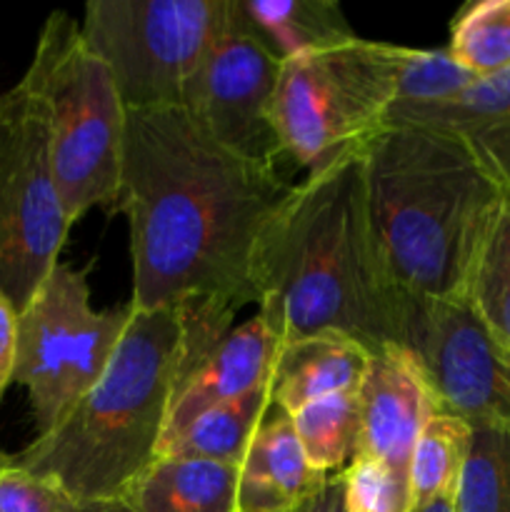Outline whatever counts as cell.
Returning a JSON list of instances; mask_svg holds the SVG:
<instances>
[{"label":"cell","instance_id":"obj_1","mask_svg":"<svg viewBox=\"0 0 510 512\" xmlns=\"http://www.w3.org/2000/svg\"><path fill=\"white\" fill-rule=\"evenodd\" d=\"M293 190L185 108L128 110L115 210L130 228V305L258 303L260 258Z\"/></svg>","mask_w":510,"mask_h":512},{"label":"cell","instance_id":"obj_2","mask_svg":"<svg viewBox=\"0 0 510 512\" xmlns=\"http://www.w3.org/2000/svg\"><path fill=\"white\" fill-rule=\"evenodd\" d=\"M238 310L228 300L133 308L103 378L10 463L55 480L73 503L120 498L158 458L178 385L235 328Z\"/></svg>","mask_w":510,"mask_h":512},{"label":"cell","instance_id":"obj_3","mask_svg":"<svg viewBox=\"0 0 510 512\" xmlns=\"http://www.w3.org/2000/svg\"><path fill=\"white\" fill-rule=\"evenodd\" d=\"M255 305L280 348L320 333L345 335L370 355L408 343L413 298L380 255L363 153L295 185L265 243Z\"/></svg>","mask_w":510,"mask_h":512},{"label":"cell","instance_id":"obj_4","mask_svg":"<svg viewBox=\"0 0 510 512\" xmlns=\"http://www.w3.org/2000/svg\"><path fill=\"white\" fill-rule=\"evenodd\" d=\"M370 225L390 278L403 293L463 303L480 243L503 185L448 130L390 123L363 150Z\"/></svg>","mask_w":510,"mask_h":512},{"label":"cell","instance_id":"obj_5","mask_svg":"<svg viewBox=\"0 0 510 512\" xmlns=\"http://www.w3.org/2000/svg\"><path fill=\"white\" fill-rule=\"evenodd\" d=\"M23 83L43 105L50 163L70 225L93 208L113 213L128 108L110 70L83 40L80 20L65 10L48 15Z\"/></svg>","mask_w":510,"mask_h":512},{"label":"cell","instance_id":"obj_6","mask_svg":"<svg viewBox=\"0 0 510 512\" xmlns=\"http://www.w3.org/2000/svg\"><path fill=\"white\" fill-rule=\"evenodd\" d=\"M398 48L353 35L283 60L273 98L280 155L310 178L363 153L398 103Z\"/></svg>","mask_w":510,"mask_h":512},{"label":"cell","instance_id":"obj_7","mask_svg":"<svg viewBox=\"0 0 510 512\" xmlns=\"http://www.w3.org/2000/svg\"><path fill=\"white\" fill-rule=\"evenodd\" d=\"M228 0H90L80 33L128 110L185 108Z\"/></svg>","mask_w":510,"mask_h":512},{"label":"cell","instance_id":"obj_8","mask_svg":"<svg viewBox=\"0 0 510 512\" xmlns=\"http://www.w3.org/2000/svg\"><path fill=\"white\" fill-rule=\"evenodd\" d=\"M133 305L93 310L88 270L58 263L18 313L13 383L23 385L38 435L53 430L103 378Z\"/></svg>","mask_w":510,"mask_h":512},{"label":"cell","instance_id":"obj_9","mask_svg":"<svg viewBox=\"0 0 510 512\" xmlns=\"http://www.w3.org/2000/svg\"><path fill=\"white\" fill-rule=\"evenodd\" d=\"M40 100L20 80L0 95V293L23 310L70 233Z\"/></svg>","mask_w":510,"mask_h":512},{"label":"cell","instance_id":"obj_10","mask_svg":"<svg viewBox=\"0 0 510 512\" xmlns=\"http://www.w3.org/2000/svg\"><path fill=\"white\" fill-rule=\"evenodd\" d=\"M283 60L248 23L240 0H228L223 25L200 65L185 110L220 145L255 160L278 163L273 98Z\"/></svg>","mask_w":510,"mask_h":512},{"label":"cell","instance_id":"obj_11","mask_svg":"<svg viewBox=\"0 0 510 512\" xmlns=\"http://www.w3.org/2000/svg\"><path fill=\"white\" fill-rule=\"evenodd\" d=\"M408 345L428 373L440 408L468 423L510 430V348L468 305L413 298Z\"/></svg>","mask_w":510,"mask_h":512},{"label":"cell","instance_id":"obj_12","mask_svg":"<svg viewBox=\"0 0 510 512\" xmlns=\"http://www.w3.org/2000/svg\"><path fill=\"white\" fill-rule=\"evenodd\" d=\"M358 403L363 428L360 455L408 480L415 440L430 415L440 410L428 373L408 345H388L370 355Z\"/></svg>","mask_w":510,"mask_h":512},{"label":"cell","instance_id":"obj_13","mask_svg":"<svg viewBox=\"0 0 510 512\" xmlns=\"http://www.w3.org/2000/svg\"><path fill=\"white\" fill-rule=\"evenodd\" d=\"M278 353L280 338L258 313L235 325L175 390L158 445V458L200 415L268 385Z\"/></svg>","mask_w":510,"mask_h":512},{"label":"cell","instance_id":"obj_14","mask_svg":"<svg viewBox=\"0 0 510 512\" xmlns=\"http://www.w3.org/2000/svg\"><path fill=\"white\" fill-rule=\"evenodd\" d=\"M390 123L430 125L458 135L495 175L510 200V70L475 80L448 103L393 108Z\"/></svg>","mask_w":510,"mask_h":512},{"label":"cell","instance_id":"obj_15","mask_svg":"<svg viewBox=\"0 0 510 512\" xmlns=\"http://www.w3.org/2000/svg\"><path fill=\"white\" fill-rule=\"evenodd\" d=\"M238 470V512H300L328 483L305 458L293 420L278 410L260 425Z\"/></svg>","mask_w":510,"mask_h":512},{"label":"cell","instance_id":"obj_16","mask_svg":"<svg viewBox=\"0 0 510 512\" xmlns=\"http://www.w3.org/2000/svg\"><path fill=\"white\" fill-rule=\"evenodd\" d=\"M370 353L338 333H320L280 348L270 375L273 410L290 415L315 400L355 393L368 370Z\"/></svg>","mask_w":510,"mask_h":512},{"label":"cell","instance_id":"obj_17","mask_svg":"<svg viewBox=\"0 0 510 512\" xmlns=\"http://www.w3.org/2000/svg\"><path fill=\"white\" fill-rule=\"evenodd\" d=\"M240 470L200 458H155L120 495L135 512H238Z\"/></svg>","mask_w":510,"mask_h":512},{"label":"cell","instance_id":"obj_18","mask_svg":"<svg viewBox=\"0 0 510 512\" xmlns=\"http://www.w3.org/2000/svg\"><path fill=\"white\" fill-rule=\"evenodd\" d=\"M240 8L280 60L333 48L355 35L335 0H240Z\"/></svg>","mask_w":510,"mask_h":512},{"label":"cell","instance_id":"obj_19","mask_svg":"<svg viewBox=\"0 0 510 512\" xmlns=\"http://www.w3.org/2000/svg\"><path fill=\"white\" fill-rule=\"evenodd\" d=\"M270 410L273 403H270L268 385L250 390L243 398H235L200 415L160 458L178 455V458L213 460V463L240 468Z\"/></svg>","mask_w":510,"mask_h":512},{"label":"cell","instance_id":"obj_20","mask_svg":"<svg viewBox=\"0 0 510 512\" xmlns=\"http://www.w3.org/2000/svg\"><path fill=\"white\" fill-rule=\"evenodd\" d=\"M295 435L313 470L325 478L343 475L360 455V403L355 393L330 395L290 415Z\"/></svg>","mask_w":510,"mask_h":512},{"label":"cell","instance_id":"obj_21","mask_svg":"<svg viewBox=\"0 0 510 512\" xmlns=\"http://www.w3.org/2000/svg\"><path fill=\"white\" fill-rule=\"evenodd\" d=\"M463 303L500 345L510 348V200L500 205L480 243Z\"/></svg>","mask_w":510,"mask_h":512},{"label":"cell","instance_id":"obj_22","mask_svg":"<svg viewBox=\"0 0 510 512\" xmlns=\"http://www.w3.org/2000/svg\"><path fill=\"white\" fill-rule=\"evenodd\" d=\"M468 443V420L458 418L443 408L430 415V420L415 440L413 455H410L408 480L413 508L440 498V495H455Z\"/></svg>","mask_w":510,"mask_h":512},{"label":"cell","instance_id":"obj_23","mask_svg":"<svg viewBox=\"0 0 510 512\" xmlns=\"http://www.w3.org/2000/svg\"><path fill=\"white\" fill-rule=\"evenodd\" d=\"M453 503L455 512H510V430L470 423Z\"/></svg>","mask_w":510,"mask_h":512},{"label":"cell","instance_id":"obj_24","mask_svg":"<svg viewBox=\"0 0 510 512\" xmlns=\"http://www.w3.org/2000/svg\"><path fill=\"white\" fill-rule=\"evenodd\" d=\"M445 50L478 80L510 70V0L463 5L450 23Z\"/></svg>","mask_w":510,"mask_h":512},{"label":"cell","instance_id":"obj_25","mask_svg":"<svg viewBox=\"0 0 510 512\" xmlns=\"http://www.w3.org/2000/svg\"><path fill=\"white\" fill-rule=\"evenodd\" d=\"M475 75L460 68L448 50L398 48V103L400 105H438L458 98L475 83Z\"/></svg>","mask_w":510,"mask_h":512},{"label":"cell","instance_id":"obj_26","mask_svg":"<svg viewBox=\"0 0 510 512\" xmlns=\"http://www.w3.org/2000/svg\"><path fill=\"white\" fill-rule=\"evenodd\" d=\"M340 478L345 512H413L408 480L368 455H358Z\"/></svg>","mask_w":510,"mask_h":512},{"label":"cell","instance_id":"obj_27","mask_svg":"<svg viewBox=\"0 0 510 512\" xmlns=\"http://www.w3.org/2000/svg\"><path fill=\"white\" fill-rule=\"evenodd\" d=\"M73 498L55 480L20 468L0 465V512H68Z\"/></svg>","mask_w":510,"mask_h":512},{"label":"cell","instance_id":"obj_28","mask_svg":"<svg viewBox=\"0 0 510 512\" xmlns=\"http://www.w3.org/2000/svg\"><path fill=\"white\" fill-rule=\"evenodd\" d=\"M15 353H18V310L0 293V400L13 383Z\"/></svg>","mask_w":510,"mask_h":512},{"label":"cell","instance_id":"obj_29","mask_svg":"<svg viewBox=\"0 0 510 512\" xmlns=\"http://www.w3.org/2000/svg\"><path fill=\"white\" fill-rule=\"evenodd\" d=\"M300 512H345L343 478L340 475L328 478V483L300 508Z\"/></svg>","mask_w":510,"mask_h":512},{"label":"cell","instance_id":"obj_30","mask_svg":"<svg viewBox=\"0 0 510 512\" xmlns=\"http://www.w3.org/2000/svg\"><path fill=\"white\" fill-rule=\"evenodd\" d=\"M68 512H135L120 498L110 500H88V503H75Z\"/></svg>","mask_w":510,"mask_h":512},{"label":"cell","instance_id":"obj_31","mask_svg":"<svg viewBox=\"0 0 510 512\" xmlns=\"http://www.w3.org/2000/svg\"><path fill=\"white\" fill-rule=\"evenodd\" d=\"M413 512H455L453 495H440V498L428 500V503L415 505Z\"/></svg>","mask_w":510,"mask_h":512},{"label":"cell","instance_id":"obj_32","mask_svg":"<svg viewBox=\"0 0 510 512\" xmlns=\"http://www.w3.org/2000/svg\"><path fill=\"white\" fill-rule=\"evenodd\" d=\"M8 458H10V455H5L3 450H0V465H3V463H8Z\"/></svg>","mask_w":510,"mask_h":512}]
</instances>
